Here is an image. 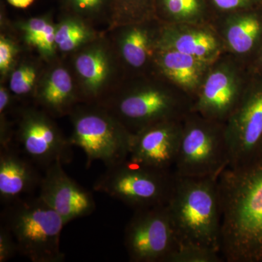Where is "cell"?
Listing matches in <instances>:
<instances>
[{
	"label": "cell",
	"instance_id": "6da1fadb",
	"mask_svg": "<svg viewBox=\"0 0 262 262\" xmlns=\"http://www.w3.org/2000/svg\"><path fill=\"white\" fill-rule=\"evenodd\" d=\"M217 184L222 257L228 262H262V153L227 167Z\"/></svg>",
	"mask_w": 262,
	"mask_h": 262
},
{
	"label": "cell",
	"instance_id": "7a4b0ae2",
	"mask_svg": "<svg viewBox=\"0 0 262 262\" xmlns=\"http://www.w3.org/2000/svg\"><path fill=\"white\" fill-rule=\"evenodd\" d=\"M218 177L176 179L168 206L179 244H201L221 252Z\"/></svg>",
	"mask_w": 262,
	"mask_h": 262
},
{
	"label": "cell",
	"instance_id": "3957f363",
	"mask_svg": "<svg viewBox=\"0 0 262 262\" xmlns=\"http://www.w3.org/2000/svg\"><path fill=\"white\" fill-rule=\"evenodd\" d=\"M1 226L13 236L18 253L33 262H62L60 239L64 221L39 196L5 206Z\"/></svg>",
	"mask_w": 262,
	"mask_h": 262
},
{
	"label": "cell",
	"instance_id": "277c9868",
	"mask_svg": "<svg viewBox=\"0 0 262 262\" xmlns=\"http://www.w3.org/2000/svg\"><path fill=\"white\" fill-rule=\"evenodd\" d=\"M177 175L127 158L107 167L94 184V190L118 200L134 211L168 204Z\"/></svg>",
	"mask_w": 262,
	"mask_h": 262
},
{
	"label": "cell",
	"instance_id": "5b68a950",
	"mask_svg": "<svg viewBox=\"0 0 262 262\" xmlns=\"http://www.w3.org/2000/svg\"><path fill=\"white\" fill-rule=\"evenodd\" d=\"M225 122L190 113L183 120L182 138L173 170L177 177H219L229 166Z\"/></svg>",
	"mask_w": 262,
	"mask_h": 262
},
{
	"label": "cell",
	"instance_id": "8992f818",
	"mask_svg": "<svg viewBox=\"0 0 262 262\" xmlns=\"http://www.w3.org/2000/svg\"><path fill=\"white\" fill-rule=\"evenodd\" d=\"M72 145L81 148L87 157V166L96 160L106 167L120 163L130 155L134 134L106 110L76 112L72 117Z\"/></svg>",
	"mask_w": 262,
	"mask_h": 262
},
{
	"label": "cell",
	"instance_id": "52a82bcc",
	"mask_svg": "<svg viewBox=\"0 0 262 262\" xmlns=\"http://www.w3.org/2000/svg\"><path fill=\"white\" fill-rule=\"evenodd\" d=\"M124 238L130 261L134 262H167L179 245L167 204L136 210Z\"/></svg>",
	"mask_w": 262,
	"mask_h": 262
},
{
	"label": "cell",
	"instance_id": "ba28073f",
	"mask_svg": "<svg viewBox=\"0 0 262 262\" xmlns=\"http://www.w3.org/2000/svg\"><path fill=\"white\" fill-rule=\"evenodd\" d=\"M251 72L241 100L225 122L228 167L248 163L262 153V72Z\"/></svg>",
	"mask_w": 262,
	"mask_h": 262
},
{
	"label": "cell",
	"instance_id": "9c48e42d",
	"mask_svg": "<svg viewBox=\"0 0 262 262\" xmlns=\"http://www.w3.org/2000/svg\"><path fill=\"white\" fill-rule=\"evenodd\" d=\"M192 105L166 90L147 87L119 98L111 113L133 134L164 120H183L192 113ZM110 113V112H108Z\"/></svg>",
	"mask_w": 262,
	"mask_h": 262
},
{
	"label": "cell",
	"instance_id": "30bf717a",
	"mask_svg": "<svg viewBox=\"0 0 262 262\" xmlns=\"http://www.w3.org/2000/svg\"><path fill=\"white\" fill-rule=\"evenodd\" d=\"M17 148L28 159L43 169L56 162L67 164L73 158L72 144L50 117L42 112L24 110L20 115Z\"/></svg>",
	"mask_w": 262,
	"mask_h": 262
},
{
	"label": "cell",
	"instance_id": "8fae6325",
	"mask_svg": "<svg viewBox=\"0 0 262 262\" xmlns=\"http://www.w3.org/2000/svg\"><path fill=\"white\" fill-rule=\"evenodd\" d=\"M63 165L56 162L45 169L38 196L61 215L67 225L92 214L96 206L92 193L71 178Z\"/></svg>",
	"mask_w": 262,
	"mask_h": 262
},
{
	"label": "cell",
	"instance_id": "7c38bea8",
	"mask_svg": "<svg viewBox=\"0 0 262 262\" xmlns=\"http://www.w3.org/2000/svg\"><path fill=\"white\" fill-rule=\"evenodd\" d=\"M246 84L229 66L215 67L206 74L192 112L210 120L225 122L241 100Z\"/></svg>",
	"mask_w": 262,
	"mask_h": 262
},
{
	"label": "cell",
	"instance_id": "4fadbf2b",
	"mask_svg": "<svg viewBox=\"0 0 262 262\" xmlns=\"http://www.w3.org/2000/svg\"><path fill=\"white\" fill-rule=\"evenodd\" d=\"M182 127V120H164L134 134L128 158L154 168L173 170Z\"/></svg>",
	"mask_w": 262,
	"mask_h": 262
},
{
	"label": "cell",
	"instance_id": "5bb4252c",
	"mask_svg": "<svg viewBox=\"0 0 262 262\" xmlns=\"http://www.w3.org/2000/svg\"><path fill=\"white\" fill-rule=\"evenodd\" d=\"M37 165L11 146L0 148V201L10 204L39 189L42 176Z\"/></svg>",
	"mask_w": 262,
	"mask_h": 262
},
{
	"label": "cell",
	"instance_id": "9a60e30c",
	"mask_svg": "<svg viewBox=\"0 0 262 262\" xmlns=\"http://www.w3.org/2000/svg\"><path fill=\"white\" fill-rule=\"evenodd\" d=\"M194 25L176 24L164 29L157 48L175 50L211 63L220 54V40L211 31Z\"/></svg>",
	"mask_w": 262,
	"mask_h": 262
},
{
	"label": "cell",
	"instance_id": "2e32d148",
	"mask_svg": "<svg viewBox=\"0 0 262 262\" xmlns=\"http://www.w3.org/2000/svg\"><path fill=\"white\" fill-rule=\"evenodd\" d=\"M224 38L229 49L238 56L252 58L262 46V8L226 15Z\"/></svg>",
	"mask_w": 262,
	"mask_h": 262
},
{
	"label": "cell",
	"instance_id": "e0dca14e",
	"mask_svg": "<svg viewBox=\"0 0 262 262\" xmlns=\"http://www.w3.org/2000/svg\"><path fill=\"white\" fill-rule=\"evenodd\" d=\"M157 62L163 75L188 93L198 94L211 63L172 49L158 48Z\"/></svg>",
	"mask_w": 262,
	"mask_h": 262
},
{
	"label": "cell",
	"instance_id": "ac0fdd59",
	"mask_svg": "<svg viewBox=\"0 0 262 262\" xmlns=\"http://www.w3.org/2000/svg\"><path fill=\"white\" fill-rule=\"evenodd\" d=\"M37 99L48 110L56 114L69 110L75 100L74 85L68 71L55 69L37 94Z\"/></svg>",
	"mask_w": 262,
	"mask_h": 262
},
{
	"label": "cell",
	"instance_id": "d6986e66",
	"mask_svg": "<svg viewBox=\"0 0 262 262\" xmlns=\"http://www.w3.org/2000/svg\"><path fill=\"white\" fill-rule=\"evenodd\" d=\"M75 68L88 94L93 97L98 96L110 75V61L106 53L98 48L84 51L76 58Z\"/></svg>",
	"mask_w": 262,
	"mask_h": 262
},
{
	"label": "cell",
	"instance_id": "ffe728a7",
	"mask_svg": "<svg viewBox=\"0 0 262 262\" xmlns=\"http://www.w3.org/2000/svg\"><path fill=\"white\" fill-rule=\"evenodd\" d=\"M156 15L172 24H195L209 13L207 0H156Z\"/></svg>",
	"mask_w": 262,
	"mask_h": 262
},
{
	"label": "cell",
	"instance_id": "44dd1931",
	"mask_svg": "<svg viewBox=\"0 0 262 262\" xmlns=\"http://www.w3.org/2000/svg\"><path fill=\"white\" fill-rule=\"evenodd\" d=\"M151 45L148 30L137 26L131 27L122 35L120 42L122 56L131 67L139 68L147 60Z\"/></svg>",
	"mask_w": 262,
	"mask_h": 262
},
{
	"label": "cell",
	"instance_id": "7402d4cb",
	"mask_svg": "<svg viewBox=\"0 0 262 262\" xmlns=\"http://www.w3.org/2000/svg\"><path fill=\"white\" fill-rule=\"evenodd\" d=\"M156 0H110L114 24H142L156 15Z\"/></svg>",
	"mask_w": 262,
	"mask_h": 262
},
{
	"label": "cell",
	"instance_id": "603a6c76",
	"mask_svg": "<svg viewBox=\"0 0 262 262\" xmlns=\"http://www.w3.org/2000/svg\"><path fill=\"white\" fill-rule=\"evenodd\" d=\"M90 37L89 29L77 19H67L56 28V46L61 51H73Z\"/></svg>",
	"mask_w": 262,
	"mask_h": 262
},
{
	"label": "cell",
	"instance_id": "cb8c5ba5",
	"mask_svg": "<svg viewBox=\"0 0 262 262\" xmlns=\"http://www.w3.org/2000/svg\"><path fill=\"white\" fill-rule=\"evenodd\" d=\"M220 251L203 245L186 243L180 244L167 262H222Z\"/></svg>",
	"mask_w": 262,
	"mask_h": 262
},
{
	"label": "cell",
	"instance_id": "d4e9b609",
	"mask_svg": "<svg viewBox=\"0 0 262 262\" xmlns=\"http://www.w3.org/2000/svg\"><path fill=\"white\" fill-rule=\"evenodd\" d=\"M37 71L32 65L24 64L12 73L10 89L17 96L28 94L35 83Z\"/></svg>",
	"mask_w": 262,
	"mask_h": 262
},
{
	"label": "cell",
	"instance_id": "484cf974",
	"mask_svg": "<svg viewBox=\"0 0 262 262\" xmlns=\"http://www.w3.org/2000/svg\"><path fill=\"white\" fill-rule=\"evenodd\" d=\"M210 10L226 15L262 8V0H207Z\"/></svg>",
	"mask_w": 262,
	"mask_h": 262
},
{
	"label": "cell",
	"instance_id": "4316f807",
	"mask_svg": "<svg viewBox=\"0 0 262 262\" xmlns=\"http://www.w3.org/2000/svg\"><path fill=\"white\" fill-rule=\"evenodd\" d=\"M48 23L49 21L47 19L34 18L24 24L22 29L24 32L26 42L31 46H35Z\"/></svg>",
	"mask_w": 262,
	"mask_h": 262
},
{
	"label": "cell",
	"instance_id": "83f0119b",
	"mask_svg": "<svg viewBox=\"0 0 262 262\" xmlns=\"http://www.w3.org/2000/svg\"><path fill=\"white\" fill-rule=\"evenodd\" d=\"M18 253V246L12 234L0 225V262L9 261Z\"/></svg>",
	"mask_w": 262,
	"mask_h": 262
},
{
	"label": "cell",
	"instance_id": "f1b7e54d",
	"mask_svg": "<svg viewBox=\"0 0 262 262\" xmlns=\"http://www.w3.org/2000/svg\"><path fill=\"white\" fill-rule=\"evenodd\" d=\"M35 47H37L39 51L45 56H51L54 53L55 48L57 47L56 27L52 25L50 22L39 37Z\"/></svg>",
	"mask_w": 262,
	"mask_h": 262
},
{
	"label": "cell",
	"instance_id": "f546056e",
	"mask_svg": "<svg viewBox=\"0 0 262 262\" xmlns=\"http://www.w3.org/2000/svg\"><path fill=\"white\" fill-rule=\"evenodd\" d=\"M16 52L14 44L2 36L0 39V71L2 75H6L13 63Z\"/></svg>",
	"mask_w": 262,
	"mask_h": 262
},
{
	"label": "cell",
	"instance_id": "4dcf8cb0",
	"mask_svg": "<svg viewBox=\"0 0 262 262\" xmlns=\"http://www.w3.org/2000/svg\"><path fill=\"white\" fill-rule=\"evenodd\" d=\"M72 8L83 15H93L98 13L104 8L110 0H68Z\"/></svg>",
	"mask_w": 262,
	"mask_h": 262
},
{
	"label": "cell",
	"instance_id": "1f68e13d",
	"mask_svg": "<svg viewBox=\"0 0 262 262\" xmlns=\"http://www.w3.org/2000/svg\"><path fill=\"white\" fill-rule=\"evenodd\" d=\"M12 98L9 91L5 87L0 88V113H4L10 108Z\"/></svg>",
	"mask_w": 262,
	"mask_h": 262
},
{
	"label": "cell",
	"instance_id": "d6a6232c",
	"mask_svg": "<svg viewBox=\"0 0 262 262\" xmlns=\"http://www.w3.org/2000/svg\"><path fill=\"white\" fill-rule=\"evenodd\" d=\"M12 6L17 8H27L32 5L34 0H7Z\"/></svg>",
	"mask_w": 262,
	"mask_h": 262
},
{
	"label": "cell",
	"instance_id": "836d02e7",
	"mask_svg": "<svg viewBox=\"0 0 262 262\" xmlns=\"http://www.w3.org/2000/svg\"><path fill=\"white\" fill-rule=\"evenodd\" d=\"M251 70L262 72V46L258 51L257 56L252 62V69Z\"/></svg>",
	"mask_w": 262,
	"mask_h": 262
}]
</instances>
